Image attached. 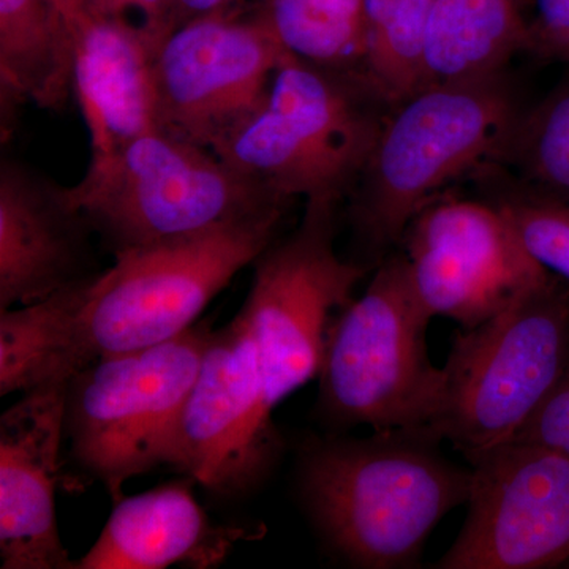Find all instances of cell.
Here are the masks:
<instances>
[{
    "instance_id": "6da1fadb",
    "label": "cell",
    "mask_w": 569,
    "mask_h": 569,
    "mask_svg": "<svg viewBox=\"0 0 569 569\" xmlns=\"http://www.w3.org/2000/svg\"><path fill=\"white\" fill-rule=\"evenodd\" d=\"M284 209L209 233L114 253L59 293L0 312V392L70 381L99 359L183 335L277 239Z\"/></svg>"
},
{
    "instance_id": "7a4b0ae2",
    "label": "cell",
    "mask_w": 569,
    "mask_h": 569,
    "mask_svg": "<svg viewBox=\"0 0 569 569\" xmlns=\"http://www.w3.org/2000/svg\"><path fill=\"white\" fill-rule=\"evenodd\" d=\"M430 429L325 438L302 449L299 496L326 548L362 569L418 567L441 519L467 503L471 468Z\"/></svg>"
},
{
    "instance_id": "3957f363",
    "label": "cell",
    "mask_w": 569,
    "mask_h": 569,
    "mask_svg": "<svg viewBox=\"0 0 569 569\" xmlns=\"http://www.w3.org/2000/svg\"><path fill=\"white\" fill-rule=\"evenodd\" d=\"M66 194L114 253L193 238L290 203L212 149L159 127L91 157Z\"/></svg>"
},
{
    "instance_id": "277c9868",
    "label": "cell",
    "mask_w": 569,
    "mask_h": 569,
    "mask_svg": "<svg viewBox=\"0 0 569 569\" xmlns=\"http://www.w3.org/2000/svg\"><path fill=\"white\" fill-rule=\"evenodd\" d=\"M515 99L497 77L432 82L381 122L355 209L359 234L376 250L402 241L437 193L515 140Z\"/></svg>"
},
{
    "instance_id": "5b68a950",
    "label": "cell",
    "mask_w": 569,
    "mask_h": 569,
    "mask_svg": "<svg viewBox=\"0 0 569 569\" xmlns=\"http://www.w3.org/2000/svg\"><path fill=\"white\" fill-rule=\"evenodd\" d=\"M569 355V284L550 276L452 337L429 429L463 458L508 443L556 388Z\"/></svg>"
},
{
    "instance_id": "8992f818",
    "label": "cell",
    "mask_w": 569,
    "mask_h": 569,
    "mask_svg": "<svg viewBox=\"0 0 569 569\" xmlns=\"http://www.w3.org/2000/svg\"><path fill=\"white\" fill-rule=\"evenodd\" d=\"M433 318L415 290L406 254L388 258L365 295L329 331L318 406L340 427L373 432L429 429L443 396V367L433 365L427 329Z\"/></svg>"
},
{
    "instance_id": "52a82bcc",
    "label": "cell",
    "mask_w": 569,
    "mask_h": 569,
    "mask_svg": "<svg viewBox=\"0 0 569 569\" xmlns=\"http://www.w3.org/2000/svg\"><path fill=\"white\" fill-rule=\"evenodd\" d=\"M356 84L287 54L264 103L213 152L282 200L337 204L365 171L381 127Z\"/></svg>"
},
{
    "instance_id": "ba28073f",
    "label": "cell",
    "mask_w": 569,
    "mask_h": 569,
    "mask_svg": "<svg viewBox=\"0 0 569 569\" xmlns=\"http://www.w3.org/2000/svg\"><path fill=\"white\" fill-rule=\"evenodd\" d=\"M213 329L99 359L70 378L66 437L74 462L102 482L112 501L129 479L164 466L168 447Z\"/></svg>"
},
{
    "instance_id": "9c48e42d",
    "label": "cell",
    "mask_w": 569,
    "mask_h": 569,
    "mask_svg": "<svg viewBox=\"0 0 569 569\" xmlns=\"http://www.w3.org/2000/svg\"><path fill=\"white\" fill-rule=\"evenodd\" d=\"M336 204L306 203L302 222L254 261L242 312L249 320L272 410L320 376L336 310L365 277L335 247Z\"/></svg>"
},
{
    "instance_id": "30bf717a",
    "label": "cell",
    "mask_w": 569,
    "mask_h": 569,
    "mask_svg": "<svg viewBox=\"0 0 569 569\" xmlns=\"http://www.w3.org/2000/svg\"><path fill=\"white\" fill-rule=\"evenodd\" d=\"M284 56L257 10L181 22L153 54L157 127L213 151L264 103Z\"/></svg>"
},
{
    "instance_id": "8fae6325",
    "label": "cell",
    "mask_w": 569,
    "mask_h": 569,
    "mask_svg": "<svg viewBox=\"0 0 569 569\" xmlns=\"http://www.w3.org/2000/svg\"><path fill=\"white\" fill-rule=\"evenodd\" d=\"M242 310L212 332L164 466L219 497H242L271 475L282 440Z\"/></svg>"
},
{
    "instance_id": "7c38bea8",
    "label": "cell",
    "mask_w": 569,
    "mask_h": 569,
    "mask_svg": "<svg viewBox=\"0 0 569 569\" xmlns=\"http://www.w3.org/2000/svg\"><path fill=\"white\" fill-rule=\"evenodd\" d=\"M462 530L438 569H542L569 561V456L508 441L467 459Z\"/></svg>"
},
{
    "instance_id": "4fadbf2b",
    "label": "cell",
    "mask_w": 569,
    "mask_h": 569,
    "mask_svg": "<svg viewBox=\"0 0 569 569\" xmlns=\"http://www.w3.org/2000/svg\"><path fill=\"white\" fill-rule=\"evenodd\" d=\"M411 282L432 318L473 328L548 280L500 204L437 200L402 238Z\"/></svg>"
},
{
    "instance_id": "5bb4252c",
    "label": "cell",
    "mask_w": 569,
    "mask_h": 569,
    "mask_svg": "<svg viewBox=\"0 0 569 569\" xmlns=\"http://www.w3.org/2000/svg\"><path fill=\"white\" fill-rule=\"evenodd\" d=\"M69 381L24 392L0 418L2 569H73L56 518Z\"/></svg>"
},
{
    "instance_id": "9a60e30c",
    "label": "cell",
    "mask_w": 569,
    "mask_h": 569,
    "mask_svg": "<svg viewBox=\"0 0 569 569\" xmlns=\"http://www.w3.org/2000/svg\"><path fill=\"white\" fill-rule=\"evenodd\" d=\"M91 227L66 187L17 162L0 168V310L43 301L86 272Z\"/></svg>"
},
{
    "instance_id": "2e32d148",
    "label": "cell",
    "mask_w": 569,
    "mask_h": 569,
    "mask_svg": "<svg viewBox=\"0 0 569 569\" xmlns=\"http://www.w3.org/2000/svg\"><path fill=\"white\" fill-rule=\"evenodd\" d=\"M264 533L263 526L213 522L193 496L192 479L168 482L114 501L96 545L73 569H211Z\"/></svg>"
},
{
    "instance_id": "e0dca14e",
    "label": "cell",
    "mask_w": 569,
    "mask_h": 569,
    "mask_svg": "<svg viewBox=\"0 0 569 569\" xmlns=\"http://www.w3.org/2000/svg\"><path fill=\"white\" fill-rule=\"evenodd\" d=\"M73 24L74 100L92 157H103L157 127L153 54L159 41L132 21L93 11Z\"/></svg>"
},
{
    "instance_id": "ac0fdd59",
    "label": "cell",
    "mask_w": 569,
    "mask_h": 569,
    "mask_svg": "<svg viewBox=\"0 0 569 569\" xmlns=\"http://www.w3.org/2000/svg\"><path fill=\"white\" fill-rule=\"evenodd\" d=\"M77 39L54 0H0L2 100L61 110L74 99Z\"/></svg>"
},
{
    "instance_id": "d6986e66",
    "label": "cell",
    "mask_w": 569,
    "mask_h": 569,
    "mask_svg": "<svg viewBox=\"0 0 569 569\" xmlns=\"http://www.w3.org/2000/svg\"><path fill=\"white\" fill-rule=\"evenodd\" d=\"M522 48H530V33L520 0H432L425 86L497 77Z\"/></svg>"
},
{
    "instance_id": "ffe728a7",
    "label": "cell",
    "mask_w": 569,
    "mask_h": 569,
    "mask_svg": "<svg viewBox=\"0 0 569 569\" xmlns=\"http://www.w3.org/2000/svg\"><path fill=\"white\" fill-rule=\"evenodd\" d=\"M257 11L288 56L362 82L365 0H264Z\"/></svg>"
},
{
    "instance_id": "44dd1931",
    "label": "cell",
    "mask_w": 569,
    "mask_h": 569,
    "mask_svg": "<svg viewBox=\"0 0 569 569\" xmlns=\"http://www.w3.org/2000/svg\"><path fill=\"white\" fill-rule=\"evenodd\" d=\"M432 0H365L361 81L400 103L425 86L422 51Z\"/></svg>"
},
{
    "instance_id": "7402d4cb",
    "label": "cell",
    "mask_w": 569,
    "mask_h": 569,
    "mask_svg": "<svg viewBox=\"0 0 569 569\" xmlns=\"http://www.w3.org/2000/svg\"><path fill=\"white\" fill-rule=\"evenodd\" d=\"M512 142L535 181L569 198V84L520 119Z\"/></svg>"
},
{
    "instance_id": "603a6c76",
    "label": "cell",
    "mask_w": 569,
    "mask_h": 569,
    "mask_svg": "<svg viewBox=\"0 0 569 569\" xmlns=\"http://www.w3.org/2000/svg\"><path fill=\"white\" fill-rule=\"evenodd\" d=\"M538 264L569 284V203L561 198H518L500 204Z\"/></svg>"
},
{
    "instance_id": "cb8c5ba5",
    "label": "cell",
    "mask_w": 569,
    "mask_h": 569,
    "mask_svg": "<svg viewBox=\"0 0 569 569\" xmlns=\"http://www.w3.org/2000/svg\"><path fill=\"white\" fill-rule=\"evenodd\" d=\"M511 441L542 445L569 456V355L563 372L545 406Z\"/></svg>"
},
{
    "instance_id": "d4e9b609",
    "label": "cell",
    "mask_w": 569,
    "mask_h": 569,
    "mask_svg": "<svg viewBox=\"0 0 569 569\" xmlns=\"http://www.w3.org/2000/svg\"><path fill=\"white\" fill-rule=\"evenodd\" d=\"M533 20L527 21L530 48L569 62V0H533Z\"/></svg>"
},
{
    "instance_id": "484cf974",
    "label": "cell",
    "mask_w": 569,
    "mask_h": 569,
    "mask_svg": "<svg viewBox=\"0 0 569 569\" xmlns=\"http://www.w3.org/2000/svg\"><path fill=\"white\" fill-rule=\"evenodd\" d=\"M88 11L141 26L160 41L173 29V0H86Z\"/></svg>"
},
{
    "instance_id": "4316f807",
    "label": "cell",
    "mask_w": 569,
    "mask_h": 569,
    "mask_svg": "<svg viewBox=\"0 0 569 569\" xmlns=\"http://www.w3.org/2000/svg\"><path fill=\"white\" fill-rule=\"evenodd\" d=\"M247 0H173V28L183 21L244 9Z\"/></svg>"
},
{
    "instance_id": "83f0119b",
    "label": "cell",
    "mask_w": 569,
    "mask_h": 569,
    "mask_svg": "<svg viewBox=\"0 0 569 569\" xmlns=\"http://www.w3.org/2000/svg\"><path fill=\"white\" fill-rule=\"evenodd\" d=\"M59 7L71 18V21L80 18L82 13L88 11V7H86V0H54Z\"/></svg>"
}]
</instances>
